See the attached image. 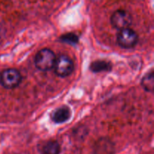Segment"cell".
<instances>
[{
	"mask_svg": "<svg viewBox=\"0 0 154 154\" xmlns=\"http://www.w3.org/2000/svg\"><path fill=\"white\" fill-rule=\"evenodd\" d=\"M61 151L60 144L57 141H48L42 146V154H60Z\"/></svg>",
	"mask_w": 154,
	"mask_h": 154,
	"instance_id": "cell-9",
	"label": "cell"
},
{
	"mask_svg": "<svg viewBox=\"0 0 154 154\" xmlns=\"http://www.w3.org/2000/svg\"><path fill=\"white\" fill-rule=\"evenodd\" d=\"M56 60L57 57L54 51L49 48H43L35 56V66L39 71L48 72L54 69Z\"/></svg>",
	"mask_w": 154,
	"mask_h": 154,
	"instance_id": "cell-1",
	"label": "cell"
},
{
	"mask_svg": "<svg viewBox=\"0 0 154 154\" xmlns=\"http://www.w3.org/2000/svg\"><path fill=\"white\" fill-rule=\"evenodd\" d=\"M117 42L119 46L125 49L132 48L138 42V35L135 31L130 28L119 31L117 36Z\"/></svg>",
	"mask_w": 154,
	"mask_h": 154,
	"instance_id": "cell-5",
	"label": "cell"
},
{
	"mask_svg": "<svg viewBox=\"0 0 154 154\" xmlns=\"http://www.w3.org/2000/svg\"><path fill=\"white\" fill-rule=\"evenodd\" d=\"M132 23V16L128 11L119 9L111 17V24L115 29L122 30L130 28Z\"/></svg>",
	"mask_w": 154,
	"mask_h": 154,
	"instance_id": "cell-3",
	"label": "cell"
},
{
	"mask_svg": "<svg viewBox=\"0 0 154 154\" xmlns=\"http://www.w3.org/2000/svg\"><path fill=\"white\" fill-rule=\"evenodd\" d=\"M90 70L93 73L108 72L112 70V65L110 62L104 60H98L93 61L90 66Z\"/></svg>",
	"mask_w": 154,
	"mask_h": 154,
	"instance_id": "cell-8",
	"label": "cell"
},
{
	"mask_svg": "<svg viewBox=\"0 0 154 154\" xmlns=\"http://www.w3.org/2000/svg\"><path fill=\"white\" fill-rule=\"evenodd\" d=\"M22 81L21 74L17 69H6L0 73V84L7 90H12L20 85Z\"/></svg>",
	"mask_w": 154,
	"mask_h": 154,
	"instance_id": "cell-2",
	"label": "cell"
},
{
	"mask_svg": "<svg viewBox=\"0 0 154 154\" xmlns=\"http://www.w3.org/2000/svg\"><path fill=\"white\" fill-rule=\"evenodd\" d=\"M71 117L70 108L66 105L59 107L51 113V118L54 123L60 124L68 121Z\"/></svg>",
	"mask_w": 154,
	"mask_h": 154,
	"instance_id": "cell-6",
	"label": "cell"
},
{
	"mask_svg": "<svg viewBox=\"0 0 154 154\" xmlns=\"http://www.w3.org/2000/svg\"><path fill=\"white\" fill-rule=\"evenodd\" d=\"M74 68L75 66L72 59L66 54H61L57 57L54 69L57 76L66 78L73 72Z\"/></svg>",
	"mask_w": 154,
	"mask_h": 154,
	"instance_id": "cell-4",
	"label": "cell"
},
{
	"mask_svg": "<svg viewBox=\"0 0 154 154\" xmlns=\"http://www.w3.org/2000/svg\"><path fill=\"white\" fill-rule=\"evenodd\" d=\"M153 80L154 77L153 71L147 73L144 77H143L141 81V87H143V89H144L145 91L149 92V93H152V92H153L154 87Z\"/></svg>",
	"mask_w": 154,
	"mask_h": 154,
	"instance_id": "cell-10",
	"label": "cell"
},
{
	"mask_svg": "<svg viewBox=\"0 0 154 154\" xmlns=\"http://www.w3.org/2000/svg\"><path fill=\"white\" fill-rule=\"evenodd\" d=\"M60 40L63 43L68 44H73L76 45L78 42V37L74 33H67L60 37Z\"/></svg>",
	"mask_w": 154,
	"mask_h": 154,
	"instance_id": "cell-11",
	"label": "cell"
},
{
	"mask_svg": "<svg viewBox=\"0 0 154 154\" xmlns=\"http://www.w3.org/2000/svg\"><path fill=\"white\" fill-rule=\"evenodd\" d=\"M114 150V144L108 138H101L95 145V152L98 154H111Z\"/></svg>",
	"mask_w": 154,
	"mask_h": 154,
	"instance_id": "cell-7",
	"label": "cell"
}]
</instances>
